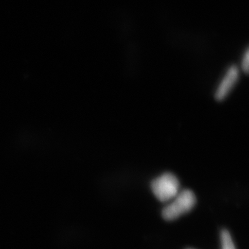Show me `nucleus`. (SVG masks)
Segmentation results:
<instances>
[{
	"instance_id": "1",
	"label": "nucleus",
	"mask_w": 249,
	"mask_h": 249,
	"mask_svg": "<svg viewBox=\"0 0 249 249\" xmlns=\"http://www.w3.org/2000/svg\"><path fill=\"white\" fill-rule=\"evenodd\" d=\"M172 200L162 211V216L165 220H175L191 211L196 204V196L193 191L184 190Z\"/></svg>"
},
{
	"instance_id": "2",
	"label": "nucleus",
	"mask_w": 249,
	"mask_h": 249,
	"mask_svg": "<svg viewBox=\"0 0 249 249\" xmlns=\"http://www.w3.org/2000/svg\"><path fill=\"white\" fill-rule=\"evenodd\" d=\"M151 189L159 200L165 202L172 200L178 194L179 181L173 173H163L152 181Z\"/></svg>"
},
{
	"instance_id": "3",
	"label": "nucleus",
	"mask_w": 249,
	"mask_h": 249,
	"mask_svg": "<svg viewBox=\"0 0 249 249\" xmlns=\"http://www.w3.org/2000/svg\"><path fill=\"white\" fill-rule=\"evenodd\" d=\"M239 78H240V71L238 67L235 65H232L229 67L220 83L218 85L217 89L214 93L215 99L219 101H224L229 96L235 85L237 84Z\"/></svg>"
},
{
	"instance_id": "4",
	"label": "nucleus",
	"mask_w": 249,
	"mask_h": 249,
	"mask_svg": "<svg viewBox=\"0 0 249 249\" xmlns=\"http://www.w3.org/2000/svg\"><path fill=\"white\" fill-rule=\"evenodd\" d=\"M221 240H222V249H236L231 236L228 231H222L221 233Z\"/></svg>"
},
{
	"instance_id": "5",
	"label": "nucleus",
	"mask_w": 249,
	"mask_h": 249,
	"mask_svg": "<svg viewBox=\"0 0 249 249\" xmlns=\"http://www.w3.org/2000/svg\"><path fill=\"white\" fill-rule=\"evenodd\" d=\"M249 51L247 50V52H245V55H244L243 58H242V68L246 73H247L249 72Z\"/></svg>"
}]
</instances>
